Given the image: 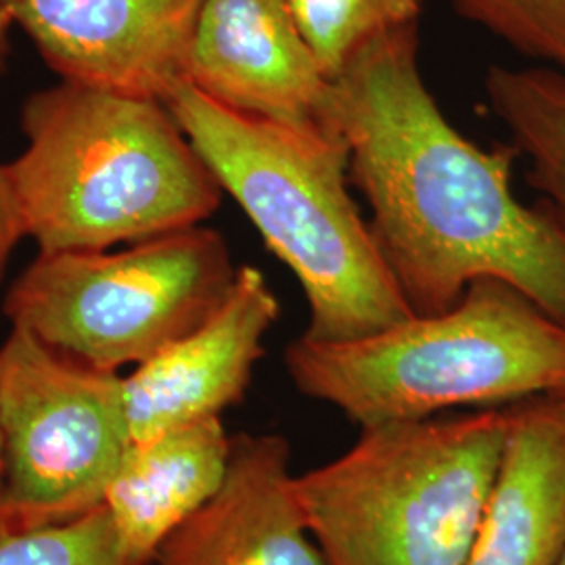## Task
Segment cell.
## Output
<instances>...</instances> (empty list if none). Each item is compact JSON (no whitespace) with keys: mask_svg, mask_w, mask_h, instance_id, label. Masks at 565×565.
Masks as SVG:
<instances>
[{"mask_svg":"<svg viewBox=\"0 0 565 565\" xmlns=\"http://www.w3.org/2000/svg\"><path fill=\"white\" fill-rule=\"evenodd\" d=\"M13 21L0 9V74L7 72L9 57H11V30H13Z\"/></svg>","mask_w":565,"mask_h":565,"instance_id":"ffe728a7","label":"cell"},{"mask_svg":"<svg viewBox=\"0 0 565 565\" xmlns=\"http://www.w3.org/2000/svg\"><path fill=\"white\" fill-rule=\"evenodd\" d=\"M294 480L282 436L233 438L223 486L163 543L153 565H327Z\"/></svg>","mask_w":565,"mask_h":565,"instance_id":"8fae6325","label":"cell"},{"mask_svg":"<svg viewBox=\"0 0 565 565\" xmlns=\"http://www.w3.org/2000/svg\"><path fill=\"white\" fill-rule=\"evenodd\" d=\"M279 312L263 270L239 266L228 296L205 323L124 377L132 443L223 417L228 406L239 403Z\"/></svg>","mask_w":565,"mask_h":565,"instance_id":"9c48e42d","label":"cell"},{"mask_svg":"<svg viewBox=\"0 0 565 565\" xmlns=\"http://www.w3.org/2000/svg\"><path fill=\"white\" fill-rule=\"evenodd\" d=\"M0 427L2 499L41 524L102 505L132 445L120 373L81 363L20 327L0 345Z\"/></svg>","mask_w":565,"mask_h":565,"instance_id":"52a82bcc","label":"cell"},{"mask_svg":"<svg viewBox=\"0 0 565 565\" xmlns=\"http://www.w3.org/2000/svg\"><path fill=\"white\" fill-rule=\"evenodd\" d=\"M25 237V224L21 216L15 186L9 177L7 163H0V281L15 247Z\"/></svg>","mask_w":565,"mask_h":565,"instance_id":"ac0fdd59","label":"cell"},{"mask_svg":"<svg viewBox=\"0 0 565 565\" xmlns=\"http://www.w3.org/2000/svg\"><path fill=\"white\" fill-rule=\"evenodd\" d=\"M237 270L223 235L198 224L118 252L39 254L2 312L63 354L118 373L205 323Z\"/></svg>","mask_w":565,"mask_h":565,"instance_id":"8992f818","label":"cell"},{"mask_svg":"<svg viewBox=\"0 0 565 565\" xmlns=\"http://www.w3.org/2000/svg\"><path fill=\"white\" fill-rule=\"evenodd\" d=\"M327 121L415 315L501 279L565 324V224L513 191L515 147L486 151L446 120L419 67V25L366 42L331 81Z\"/></svg>","mask_w":565,"mask_h":565,"instance_id":"6da1fadb","label":"cell"},{"mask_svg":"<svg viewBox=\"0 0 565 565\" xmlns=\"http://www.w3.org/2000/svg\"><path fill=\"white\" fill-rule=\"evenodd\" d=\"M166 105L224 193L296 275L310 310L303 338L350 342L415 315L350 198L348 147L329 121L242 114L189 82Z\"/></svg>","mask_w":565,"mask_h":565,"instance_id":"7a4b0ae2","label":"cell"},{"mask_svg":"<svg viewBox=\"0 0 565 565\" xmlns=\"http://www.w3.org/2000/svg\"><path fill=\"white\" fill-rule=\"evenodd\" d=\"M507 413L503 457L467 565H557L565 553V392Z\"/></svg>","mask_w":565,"mask_h":565,"instance_id":"7c38bea8","label":"cell"},{"mask_svg":"<svg viewBox=\"0 0 565 565\" xmlns=\"http://www.w3.org/2000/svg\"><path fill=\"white\" fill-rule=\"evenodd\" d=\"M0 565L141 564L124 553L102 503L72 520L0 530Z\"/></svg>","mask_w":565,"mask_h":565,"instance_id":"2e32d148","label":"cell"},{"mask_svg":"<svg viewBox=\"0 0 565 565\" xmlns=\"http://www.w3.org/2000/svg\"><path fill=\"white\" fill-rule=\"evenodd\" d=\"M231 446L223 417H210L126 448L103 507L135 564L153 565L163 543L216 494Z\"/></svg>","mask_w":565,"mask_h":565,"instance_id":"4fadbf2b","label":"cell"},{"mask_svg":"<svg viewBox=\"0 0 565 565\" xmlns=\"http://www.w3.org/2000/svg\"><path fill=\"white\" fill-rule=\"evenodd\" d=\"M203 0H0L61 81L166 103L186 82Z\"/></svg>","mask_w":565,"mask_h":565,"instance_id":"ba28073f","label":"cell"},{"mask_svg":"<svg viewBox=\"0 0 565 565\" xmlns=\"http://www.w3.org/2000/svg\"><path fill=\"white\" fill-rule=\"evenodd\" d=\"M4 484H7V455H4V436L0 427V503L4 497Z\"/></svg>","mask_w":565,"mask_h":565,"instance_id":"44dd1931","label":"cell"},{"mask_svg":"<svg viewBox=\"0 0 565 565\" xmlns=\"http://www.w3.org/2000/svg\"><path fill=\"white\" fill-rule=\"evenodd\" d=\"M42 525L32 513L23 511L18 505L9 503L2 499L0 503V530H9V527H34Z\"/></svg>","mask_w":565,"mask_h":565,"instance_id":"d6986e66","label":"cell"},{"mask_svg":"<svg viewBox=\"0 0 565 565\" xmlns=\"http://www.w3.org/2000/svg\"><path fill=\"white\" fill-rule=\"evenodd\" d=\"M557 565H565V553L562 555V559H559V564Z\"/></svg>","mask_w":565,"mask_h":565,"instance_id":"7402d4cb","label":"cell"},{"mask_svg":"<svg viewBox=\"0 0 565 565\" xmlns=\"http://www.w3.org/2000/svg\"><path fill=\"white\" fill-rule=\"evenodd\" d=\"M7 163L39 254L97 252L207 221L224 191L158 99L61 81L21 107Z\"/></svg>","mask_w":565,"mask_h":565,"instance_id":"3957f363","label":"cell"},{"mask_svg":"<svg viewBox=\"0 0 565 565\" xmlns=\"http://www.w3.org/2000/svg\"><path fill=\"white\" fill-rule=\"evenodd\" d=\"M324 76L333 81L366 42L419 25L424 0H289Z\"/></svg>","mask_w":565,"mask_h":565,"instance_id":"9a60e30c","label":"cell"},{"mask_svg":"<svg viewBox=\"0 0 565 565\" xmlns=\"http://www.w3.org/2000/svg\"><path fill=\"white\" fill-rule=\"evenodd\" d=\"M294 385L363 427L459 406L565 392V324L501 279H478L438 315H413L350 342L285 348Z\"/></svg>","mask_w":565,"mask_h":565,"instance_id":"277c9868","label":"cell"},{"mask_svg":"<svg viewBox=\"0 0 565 565\" xmlns=\"http://www.w3.org/2000/svg\"><path fill=\"white\" fill-rule=\"evenodd\" d=\"M186 82L228 109L289 124H327L331 81L289 0H203Z\"/></svg>","mask_w":565,"mask_h":565,"instance_id":"30bf717a","label":"cell"},{"mask_svg":"<svg viewBox=\"0 0 565 565\" xmlns=\"http://www.w3.org/2000/svg\"><path fill=\"white\" fill-rule=\"evenodd\" d=\"M507 408L363 427L338 459L296 473L327 565H467L505 448Z\"/></svg>","mask_w":565,"mask_h":565,"instance_id":"5b68a950","label":"cell"},{"mask_svg":"<svg viewBox=\"0 0 565 565\" xmlns=\"http://www.w3.org/2000/svg\"><path fill=\"white\" fill-rule=\"evenodd\" d=\"M457 13L513 51L565 74V0H452Z\"/></svg>","mask_w":565,"mask_h":565,"instance_id":"e0dca14e","label":"cell"},{"mask_svg":"<svg viewBox=\"0 0 565 565\" xmlns=\"http://www.w3.org/2000/svg\"><path fill=\"white\" fill-rule=\"evenodd\" d=\"M486 99L530 166V184L565 224V74L545 65H494Z\"/></svg>","mask_w":565,"mask_h":565,"instance_id":"5bb4252c","label":"cell"}]
</instances>
